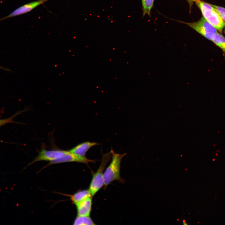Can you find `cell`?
I'll return each mask as SVG.
<instances>
[{
  "mask_svg": "<svg viewBox=\"0 0 225 225\" xmlns=\"http://www.w3.org/2000/svg\"><path fill=\"white\" fill-rule=\"evenodd\" d=\"M112 161L103 172V178L105 188L112 182L118 181L123 182V180L120 175V164L122 159L127 153L120 154L115 153L111 148Z\"/></svg>",
  "mask_w": 225,
  "mask_h": 225,
  "instance_id": "1",
  "label": "cell"
},
{
  "mask_svg": "<svg viewBox=\"0 0 225 225\" xmlns=\"http://www.w3.org/2000/svg\"><path fill=\"white\" fill-rule=\"evenodd\" d=\"M203 17L216 29L222 32L225 23L217 10L211 4L198 0L196 2Z\"/></svg>",
  "mask_w": 225,
  "mask_h": 225,
  "instance_id": "2",
  "label": "cell"
},
{
  "mask_svg": "<svg viewBox=\"0 0 225 225\" xmlns=\"http://www.w3.org/2000/svg\"><path fill=\"white\" fill-rule=\"evenodd\" d=\"M111 151L103 154L100 165L97 171L93 175L89 190L93 197L104 185L103 171L107 163L111 158Z\"/></svg>",
  "mask_w": 225,
  "mask_h": 225,
  "instance_id": "3",
  "label": "cell"
},
{
  "mask_svg": "<svg viewBox=\"0 0 225 225\" xmlns=\"http://www.w3.org/2000/svg\"><path fill=\"white\" fill-rule=\"evenodd\" d=\"M185 23L211 41L214 35L218 32L217 29L203 17L196 22Z\"/></svg>",
  "mask_w": 225,
  "mask_h": 225,
  "instance_id": "4",
  "label": "cell"
},
{
  "mask_svg": "<svg viewBox=\"0 0 225 225\" xmlns=\"http://www.w3.org/2000/svg\"><path fill=\"white\" fill-rule=\"evenodd\" d=\"M67 152V151L60 149L47 150L45 148H42L38 155L31 163L41 161L50 162L54 160L61 158Z\"/></svg>",
  "mask_w": 225,
  "mask_h": 225,
  "instance_id": "5",
  "label": "cell"
},
{
  "mask_svg": "<svg viewBox=\"0 0 225 225\" xmlns=\"http://www.w3.org/2000/svg\"><path fill=\"white\" fill-rule=\"evenodd\" d=\"M96 160L90 159L87 157H82L77 156L70 152L69 150L61 158L50 161L48 165L65 162H76L87 164L89 162H95Z\"/></svg>",
  "mask_w": 225,
  "mask_h": 225,
  "instance_id": "6",
  "label": "cell"
},
{
  "mask_svg": "<svg viewBox=\"0 0 225 225\" xmlns=\"http://www.w3.org/2000/svg\"><path fill=\"white\" fill-rule=\"evenodd\" d=\"M48 0H39L24 5L15 10L8 16L0 19V21L27 13Z\"/></svg>",
  "mask_w": 225,
  "mask_h": 225,
  "instance_id": "7",
  "label": "cell"
},
{
  "mask_svg": "<svg viewBox=\"0 0 225 225\" xmlns=\"http://www.w3.org/2000/svg\"><path fill=\"white\" fill-rule=\"evenodd\" d=\"M99 144L96 142H84L77 145L69 151L77 156L86 157V154L87 151L92 147Z\"/></svg>",
  "mask_w": 225,
  "mask_h": 225,
  "instance_id": "8",
  "label": "cell"
},
{
  "mask_svg": "<svg viewBox=\"0 0 225 225\" xmlns=\"http://www.w3.org/2000/svg\"><path fill=\"white\" fill-rule=\"evenodd\" d=\"M92 197L91 196L89 197L76 205L78 216H90L92 204Z\"/></svg>",
  "mask_w": 225,
  "mask_h": 225,
  "instance_id": "9",
  "label": "cell"
},
{
  "mask_svg": "<svg viewBox=\"0 0 225 225\" xmlns=\"http://www.w3.org/2000/svg\"><path fill=\"white\" fill-rule=\"evenodd\" d=\"M91 196L88 190L79 191L72 195L71 198L73 202L76 205L87 198Z\"/></svg>",
  "mask_w": 225,
  "mask_h": 225,
  "instance_id": "10",
  "label": "cell"
},
{
  "mask_svg": "<svg viewBox=\"0 0 225 225\" xmlns=\"http://www.w3.org/2000/svg\"><path fill=\"white\" fill-rule=\"evenodd\" d=\"M212 41L225 52V38L218 32L214 36Z\"/></svg>",
  "mask_w": 225,
  "mask_h": 225,
  "instance_id": "11",
  "label": "cell"
},
{
  "mask_svg": "<svg viewBox=\"0 0 225 225\" xmlns=\"http://www.w3.org/2000/svg\"><path fill=\"white\" fill-rule=\"evenodd\" d=\"M73 225H95L94 222L90 216H78L75 219Z\"/></svg>",
  "mask_w": 225,
  "mask_h": 225,
  "instance_id": "12",
  "label": "cell"
},
{
  "mask_svg": "<svg viewBox=\"0 0 225 225\" xmlns=\"http://www.w3.org/2000/svg\"><path fill=\"white\" fill-rule=\"evenodd\" d=\"M154 0H142L143 16H144L146 14L150 15L151 10L153 5Z\"/></svg>",
  "mask_w": 225,
  "mask_h": 225,
  "instance_id": "13",
  "label": "cell"
},
{
  "mask_svg": "<svg viewBox=\"0 0 225 225\" xmlns=\"http://www.w3.org/2000/svg\"><path fill=\"white\" fill-rule=\"evenodd\" d=\"M211 5L217 10L225 23V8L214 5Z\"/></svg>",
  "mask_w": 225,
  "mask_h": 225,
  "instance_id": "14",
  "label": "cell"
},
{
  "mask_svg": "<svg viewBox=\"0 0 225 225\" xmlns=\"http://www.w3.org/2000/svg\"><path fill=\"white\" fill-rule=\"evenodd\" d=\"M12 118L4 119H0V127L8 123L12 122Z\"/></svg>",
  "mask_w": 225,
  "mask_h": 225,
  "instance_id": "15",
  "label": "cell"
},
{
  "mask_svg": "<svg viewBox=\"0 0 225 225\" xmlns=\"http://www.w3.org/2000/svg\"><path fill=\"white\" fill-rule=\"evenodd\" d=\"M0 68H2V69H5V70H8L7 69H5V68H2V67H0Z\"/></svg>",
  "mask_w": 225,
  "mask_h": 225,
  "instance_id": "16",
  "label": "cell"
},
{
  "mask_svg": "<svg viewBox=\"0 0 225 225\" xmlns=\"http://www.w3.org/2000/svg\"><path fill=\"white\" fill-rule=\"evenodd\" d=\"M192 0V1H194V2H196L198 0Z\"/></svg>",
  "mask_w": 225,
  "mask_h": 225,
  "instance_id": "17",
  "label": "cell"
}]
</instances>
